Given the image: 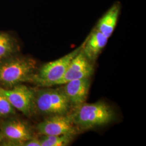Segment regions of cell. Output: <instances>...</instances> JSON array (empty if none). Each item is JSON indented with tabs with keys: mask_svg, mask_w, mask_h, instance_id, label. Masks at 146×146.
Instances as JSON below:
<instances>
[{
	"mask_svg": "<svg viewBox=\"0 0 146 146\" xmlns=\"http://www.w3.org/2000/svg\"><path fill=\"white\" fill-rule=\"evenodd\" d=\"M74 124L80 131L105 125L115 117V113L108 104L99 101L84 104L69 114Z\"/></svg>",
	"mask_w": 146,
	"mask_h": 146,
	"instance_id": "cell-2",
	"label": "cell"
},
{
	"mask_svg": "<svg viewBox=\"0 0 146 146\" xmlns=\"http://www.w3.org/2000/svg\"><path fill=\"white\" fill-rule=\"evenodd\" d=\"M21 146H41L40 140L36 137H34L31 140L23 142Z\"/></svg>",
	"mask_w": 146,
	"mask_h": 146,
	"instance_id": "cell-15",
	"label": "cell"
},
{
	"mask_svg": "<svg viewBox=\"0 0 146 146\" xmlns=\"http://www.w3.org/2000/svg\"><path fill=\"white\" fill-rule=\"evenodd\" d=\"M64 84L63 90L71 107L75 110L85 103L90 86V78L74 80Z\"/></svg>",
	"mask_w": 146,
	"mask_h": 146,
	"instance_id": "cell-9",
	"label": "cell"
},
{
	"mask_svg": "<svg viewBox=\"0 0 146 146\" xmlns=\"http://www.w3.org/2000/svg\"><path fill=\"white\" fill-rule=\"evenodd\" d=\"M93 62L89 60L81 49L72 59L62 78L58 81L56 85L64 84L69 81L76 79L88 78L93 75Z\"/></svg>",
	"mask_w": 146,
	"mask_h": 146,
	"instance_id": "cell-8",
	"label": "cell"
},
{
	"mask_svg": "<svg viewBox=\"0 0 146 146\" xmlns=\"http://www.w3.org/2000/svg\"><path fill=\"white\" fill-rule=\"evenodd\" d=\"M4 140H5L4 137H3V134H2V133L1 131V129H0V145H1V144L2 143V142Z\"/></svg>",
	"mask_w": 146,
	"mask_h": 146,
	"instance_id": "cell-16",
	"label": "cell"
},
{
	"mask_svg": "<svg viewBox=\"0 0 146 146\" xmlns=\"http://www.w3.org/2000/svg\"><path fill=\"white\" fill-rule=\"evenodd\" d=\"M74 136L43 135L40 140L41 146H66L73 141Z\"/></svg>",
	"mask_w": 146,
	"mask_h": 146,
	"instance_id": "cell-13",
	"label": "cell"
},
{
	"mask_svg": "<svg viewBox=\"0 0 146 146\" xmlns=\"http://www.w3.org/2000/svg\"><path fill=\"white\" fill-rule=\"evenodd\" d=\"M4 140L0 146H21L23 142L34 137L31 126L22 120L11 118L0 125Z\"/></svg>",
	"mask_w": 146,
	"mask_h": 146,
	"instance_id": "cell-5",
	"label": "cell"
},
{
	"mask_svg": "<svg viewBox=\"0 0 146 146\" xmlns=\"http://www.w3.org/2000/svg\"><path fill=\"white\" fill-rule=\"evenodd\" d=\"M108 38L95 28L92 31L84 42L82 49L90 61L94 62L96 61L106 46Z\"/></svg>",
	"mask_w": 146,
	"mask_h": 146,
	"instance_id": "cell-10",
	"label": "cell"
},
{
	"mask_svg": "<svg viewBox=\"0 0 146 146\" xmlns=\"http://www.w3.org/2000/svg\"><path fill=\"white\" fill-rule=\"evenodd\" d=\"M2 90L15 110L27 116H31L35 110V91L22 84L11 89L2 88Z\"/></svg>",
	"mask_w": 146,
	"mask_h": 146,
	"instance_id": "cell-7",
	"label": "cell"
},
{
	"mask_svg": "<svg viewBox=\"0 0 146 146\" xmlns=\"http://www.w3.org/2000/svg\"><path fill=\"white\" fill-rule=\"evenodd\" d=\"M42 135H76L80 130L74 124L69 115L49 116L37 125Z\"/></svg>",
	"mask_w": 146,
	"mask_h": 146,
	"instance_id": "cell-6",
	"label": "cell"
},
{
	"mask_svg": "<svg viewBox=\"0 0 146 146\" xmlns=\"http://www.w3.org/2000/svg\"><path fill=\"white\" fill-rule=\"evenodd\" d=\"M41 89L35 92V110L44 115H67L70 104L62 88Z\"/></svg>",
	"mask_w": 146,
	"mask_h": 146,
	"instance_id": "cell-3",
	"label": "cell"
},
{
	"mask_svg": "<svg viewBox=\"0 0 146 146\" xmlns=\"http://www.w3.org/2000/svg\"><path fill=\"white\" fill-rule=\"evenodd\" d=\"M20 50L19 41L13 34L7 31H0V62Z\"/></svg>",
	"mask_w": 146,
	"mask_h": 146,
	"instance_id": "cell-12",
	"label": "cell"
},
{
	"mask_svg": "<svg viewBox=\"0 0 146 146\" xmlns=\"http://www.w3.org/2000/svg\"><path fill=\"white\" fill-rule=\"evenodd\" d=\"M15 114V109L3 92L2 88L0 87V117H7Z\"/></svg>",
	"mask_w": 146,
	"mask_h": 146,
	"instance_id": "cell-14",
	"label": "cell"
},
{
	"mask_svg": "<svg viewBox=\"0 0 146 146\" xmlns=\"http://www.w3.org/2000/svg\"><path fill=\"white\" fill-rule=\"evenodd\" d=\"M121 10V5L116 2L111 5L98 21L95 28L110 38L117 26Z\"/></svg>",
	"mask_w": 146,
	"mask_h": 146,
	"instance_id": "cell-11",
	"label": "cell"
},
{
	"mask_svg": "<svg viewBox=\"0 0 146 146\" xmlns=\"http://www.w3.org/2000/svg\"><path fill=\"white\" fill-rule=\"evenodd\" d=\"M84 43L73 52L56 60L46 63L33 75L31 82L41 87H50L56 85L62 78L68 65L80 52Z\"/></svg>",
	"mask_w": 146,
	"mask_h": 146,
	"instance_id": "cell-4",
	"label": "cell"
},
{
	"mask_svg": "<svg viewBox=\"0 0 146 146\" xmlns=\"http://www.w3.org/2000/svg\"><path fill=\"white\" fill-rule=\"evenodd\" d=\"M36 62L31 58L12 55L0 62V87L11 89L24 82H31L36 72Z\"/></svg>",
	"mask_w": 146,
	"mask_h": 146,
	"instance_id": "cell-1",
	"label": "cell"
}]
</instances>
